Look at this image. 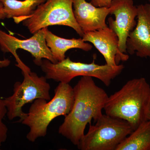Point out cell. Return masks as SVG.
<instances>
[{
  "label": "cell",
  "mask_w": 150,
  "mask_h": 150,
  "mask_svg": "<svg viewBox=\"0 0 150 150\" xmlns=\"http://www.w3.org/2000/svg\"><path fill=\"white\" fill-rule=\"evenodd\" d=\"M46 0H0L3 4L6 18L24 17L30 16L38 6Z\"/></svg>",
  "instance_id": "obj_15"
},
{
  "label": "cell",
  "mask_w": 150,
  "mask_h": 150,
  "mask_svg": "<svg viewBox=\"0 0 150 150\" xmlns=\"http://www.w3.org/2000/svg\"><path fill=\"white\" fill-rule=\"evenodd\" d=\"M21 71L24 77L23 81L22 82H16L13 86V94L4 99L7 108V115L9 120L19 118V122L27 115L23 110L25 104L39 98L47 100L51 99V86L46 77L39 76L36 73L31 72L28 67Z\"/></svg>",
  "instance_id": "obj_7"
},
{
  "label": "cell",
  "mask_w": 150,
  "mask_h": 150,
  "mask_svg": "<svg viewBox=\"0 0 150 150\" xmlns=\"http://www.w3.org/2000/svg\"><path fill=\"white\" fill-rule=\"evenodd\" d=\"M137 25L126 41L127 52L142 58H150V4L137 6Z\"/></svg>",
  "instance_id": "obj_11"
},
{
  "label": "cell",
  "mask_w": 150,
  "mask_h": 150,
  "mask_svg": "<svg viewBox=\"0 0 150 150\" xmlns=\"http://www.w3.org/2000/svg\"><path fill=\"white\" fill-rule=\"evenodd\" d=\"M8 110L4 99L0 98V147L7 138L8 129L3 122V119L7 115Z\"/></svg>",
  "instance_id": "obj_16"
},
{
  "label": "cell",
  "mask_w": 150,
  "mask_h": 150,
  "mask_svg": "<svg viewBox=\"0 0 150 150\" xmlns=\"http://www.w3.org/2000/svg\"><path fill=\"white\" fill-rule=\"evenodd\" d=\"M73 8L75 19L84 33L108 27L105 21L110 8L97 7L86 0H73Z\"/></svg>",
  "instance_id": "obj_12"
},
{
  "label": "cell",
  "mask_w": 150,
  "mask_h": 150,
  "mask_svg": "<svg viewBox=\"0 0 150 150\" xmlns=\"http://www.w3.org/2000/svg\"><path fill=\"white\" fill-rule=\"evenodd\" d=\"M116 150H150V120L142 122Z\"/></svg>",
  "instance_id": "obj_14"
},
{
  "label": "cell",
  "mask_w": 150,
  "mask_h": 150,
  "mask_svg": "<svg viewBox=\"0 0 150 150\" xmlns=\"http://www.w3.org/2000/svg\"><path fill=\"white\" fill-rule=\"evenodd\" d=\"M133 131L127 121L103 114L95 124H89L87 133L77 146L81 150H116Z\"/></svg>",
  "instance_id": "obj_5"
},
{
  "label": "cell",
  "mask_w": 150,
  "mask_h": 150,
  "mask_svg": "<svg viewBox=\"0 0 150 150\" xmlns=\"http://www.w3.org/2000/svg\"><path fill=\"white\" fill-rule=\"evenodd\" d=\"M54 93L50 100H35L21 122L29 127L26 138L29 142H34L38 138L45 137L51 121L59 116L68 115L72 109L74 93L69 83H59Z\"/></svg>",
  "instance_id": "obj_3"
},
{
  "label": "cell",
  "mask_w": 150,
  "mask_h": 150,
  "mask_svg": "<svg viewBox=\"0 0 150 150\" xmlns=\"http://www.w3.org/2000/svg\"><path fill=\"white\" fill-rule=\"evenodd\" d=\"M6 18V14L4 10V6L0 2V20ZM11 61L8 59H0V69L8 67L10 64Z\"/></svg>",
  "instance_id": "obj_17"
},
{
  "label": "cell",
  "mask_w": 150,
  "mask_h": 150,
  "mask_svg": "<svg viewBox=\"0 0 150 150\" xmlns=\"http://www.w3.org/2000/svg\"><path fill=\"white\" fill-rule=\"evenodd\" d=\"M146 118V120H150V102L148 107L147 111Z\"/></svg>",
  "instance_id": "obj_19"
},
{
  "label": "cell",
  "mask_w": 150,
  "mask_h": 150,
  "mask_svg": "<svg viewBox=\"0 0 150 150\" xmlns=\"http://www.w3.org/2000/svg\"><path fill=\"white\" fill-rule=\"evenodd\" d=\"M46 40V44L51 50L53 57L57 62H60L66 59V52L69 49L79 48L84 51H89L93 46L89 43H86L82 38L66 39L59 37L47 28Z\"/></svg>",
  "instance_id": "obj_13"
},
{
  "label": "cell",
  "mask_w": 150,
  "mask_h": 150,
  "mask_svg": "<svg viewBox=\"0 0 150 150\" xmlns=\"http://www.w3.org/2000/svg\"><path fill=\"white\" fill-rule=\"evenodd\" d=\"M150 102V85L144 78L129 80L119 91L108 97L105 114L129 122L134 131L146 120Z\"/></svg>",
  "instance_id": "obj_2"
},
{
  "label": "cell",
  "mask_w": 150,
  "mask_h": 150,
  "mask_svg": "<svg viewBox=\"0 0 150 150\" xmlns=\"http://www.w3.org/2000/svg\"><path fill=\"white\" fill-rule=\"evenodd\" d=\"M91 3L97 7H109L112 0H88Z\"/></svg>",
  "instance_id": "obj_18"
},
{
  "label": "cell",
  "mask_w": 150,
  "mask_h": 150,
  "mask_svg": "<svg viewBox=\"0 0 150 150\" xmlns=\"http://www.w3.org/2000/svg\"><path fill=\"white\" fill-rule=\"evenodd\" d=\"M73 88L74 105L69 113L65 116L59 133L77 146L84 135L87 125L91 124L92 119L95 122L102 115L108 96L91 76L82 77Z\"/></svg>",
  "instance_id": "obj_1"
},
{
  "label": "cell",
  "mask_w": 150,
  "mask_h": 150,
  "mask_svg": "<svg viewBox=\"0 0 150 150\" xmlns=\"http://www.w3.org/2000/svg\"><path fill=\"white\" fill-rule=\"evenodd\" d=\"M40 67L47 79L69 83L76 77L86 76L98 79L106 86L110 85L111 81L120 75L124 68L123 65L112 67L107 64H96L94 59L91 64L73 62L69 57L56 64L43 59Z\"/></svg>",
  "instance_id": "obj_4"
},
{
  "label": "cell",
  "mask_w": 150,
  "mask_h": 150,
  "mask_svg": "<svg viewBox=\"0 0 150 150\" xmlns=\"http://www.w3.org/2000/svg\"><path fill=\"white\" fill-rule=\"evenodd\" d=\"M45 28L38 30L31 37L25 40L18 39L0 30V48L4 53H10L16 60L17 67L19 68L25 65L16 53L18 49H23L29 52L34 58L35 65L40 66L43 59L49 60L54 64L57 63L53 57L51 50L46 44V30Z\"/></svg>",
  "instance_id": "obj_8"
},
{
  "label": "cell",
  "mask_w": 150,
  "mask_h": 150,
  "mask_svg": "<svg viewBox=\"0 0 150 150\" xmlns=\"http://www.w3.org/2000/svg\"><path fill=\"white\" fill-rule=\"evenodd\" d=\"M109 8L110 14L115 16V20L112 17L108 19L109 28L118 36L119 50L126 54L127 38L137 25V7L134 5L133 0H112Z\"/></svg>",
  "instance_id": "obj_9"
},
{
  "label": "cell",
  "mask_w": 150,
  "mask_h": 150,
  "mask_svg": "<svg viewBox=\"0 0 150 150\" xmlns=\"http://www.w3.org/2000/svg\"><path fill=\"white\" fill-rule=\"evenodd\" d=\"M83 40L94 45L105 59L106 64L115 67L119 62H126L129 56L121 53L119 49L117 34L109 27L84 33Z\"/></svg>",
  "instance_id": "obj_10"
},
{
  "label": "cell",
  "mask_w": 150,
  "mask_h": 150,
  "mask_svg": "<svg viewBox=\"0 0 150 150\" xmlns=\"http://www.w3.org/2000/svg\"><path fill=\"white\" fill-rule=\"evenodd\" d=\"M149 3H150V0H149Z\"/></svg>",
  "instance_id": "obj_20"
},
{
  "label": "cell",
  "mask_w": 150,
  "mask_h": 150,
  "mask_svg": "<svg viewBox=\"0 0 150 150\" xmlns=\"http://www.w3.org/2000/svg\"><path fill=\"white\" fill-rule=\"evenodd\" d=\"M73 3V0H46L30 16L15 18L14 21L17 23L22 22L33 34L51 25H65L72 28L82 38L84 33L75 19Z\"/></svg>",
  "instance_id": "obj_6"
}]
</instances>
